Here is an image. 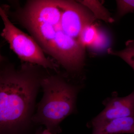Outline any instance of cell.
Listing matches in <instances>:
<instances>
[{"instance_id": "cell-1", "label": "cell", "mask_w": 134, "mask_h": 134, "mask_svg": "<svg viewBox=\"0 0 134 134\" xmlns=\"http://www.w3.org/2000/svg\"><path fill=\"white\" fill-rule=\"evenodd\" d=\"M16 14L44 52L69 72L82 70L85 48L79 37L83 27L73 1H29Z\"/></svg>"}, {"instance_id": "cell-2", "label": "cell", "mask_w": 134, "mask_h": 134, "mask_svg": "<svg viewBox=\"0 0 134 134\" xmlns=\"http://www.w3.org/2000/svg\"><path fill=\"white\" fill-rule=\"evenodd\" d=\"M41 76L32 66L20 69L0 66V134L32 121Z\"/></svg>"}, {"instance_id": "cell-3", "label": "cell", "mask_w": 134, "mask_h": 134, "mask_svg": "<svg viewBox=\"0 0 134 134\" xmlns=\"http://www.w3.org/2000/svg\"><path fill=\"white\" fill-rule=\"evenodd\" d=\"M40 87L43 96L32 121L44 125L53 134L59 133L61 131V122L76 111L81 88L58 75L43 76Z\"/></svg>"}, {"instance_id": "cell-4", "label": "cell", "mask_w": 134, "mask_h": 134, "mask_svg": "<svg viewBox=\"0 0 134 134\" xmlns=\"http://www.w3.org/2000/svg\"><path fill=\"white\" fill-rule=\"evenodd\" d=\"M0 16L4 24L1 35L20 59L44 68L56 69V65L46 57L44 51L34 39L15 26L1 6Z\"/></svg>"}, {"instance_id": "cell-5", "label": "cell", "mask_w": 134, "mask_h": 134, "mask_svg": "<svg viewBox=\"0 0 134 134\" xmlns=\"http://www.w3.org/2000/svg\"><path fill=\"white\" fill-rule=\"evenodd\" d=\"M105 107L102 111L87 123L88 127L92 128L108 121L134 116V92L121 97L116 92L103 102Z\"/></svg>"}, {"instance_id": "cell-6", "label": "cell", "mask_w": 134, "mask_h": 134, "mask_svg": "<svg viewBox=\"0 0 134 134\" xmlns=\"http://www.w3.org/2000/svg\"><path fill=\"white\" fill-rule=\"evenodd\" d=\"M92 129V134H134V116L111 120Z\"/></svg>"}, {"instance_id": "cell-7", "label": "cell", "mask_w": 134, "mask_h": 134, "mask_svg": "<svg viewBox=\"0 0 134 134\" xmlns=\"http://www.w3.org/2000/svg\"><path fill=\"white\" fill-rule=\"evenodd\" d=\"M77 1L88 9L93 15L95 19H100L108 23L114 21V19L108 10L98 1L84 0Z\"/></svg>"}, {"instance_id": "cell-8", "label": "cell", "mask_w": 134, "mask_h": 134, "mask_svg": "<svg viewBox=\"0 0 134 134\" xmlns=\"http://www.w3.org/2000/svg\"><path fill=\"white\" fill-rule=\"evenodd\" d=\"M99 31L94 25L90 24L82 29L79 37V41L83 47L91 46L98 35Z\"/></svg>"}, {"instance_id": "cell-9", "label": "cell", "mask_w": 134, "mask_h": 134, "mask_svg": "<svg viewBox=\"0 0 134 134\" xmlns=\"http://www.w3.org/2000/svg\"><path fill=\"white\" fill-rule=\"evenodd\" d=\"M126 47L121 51H114L108 49V53L112 55L118 56L122 59L133 69L134 68V47L133 41H129L127 43Z\"/></svg>"}, {"instance_id": "cell-10", "label": "cell", "mask_w": 134, "mask_h": 134, "mask_svg": "<svg viewBox=\"0 0 134 134\" xmlns=\"http://www.w3.org/2000/svg\"><path fill=\"white\" fill-rule=\"evenodd\" d=\"M117 16L121 17L127 14L132 12L134 10L133 0H118L116 1Z\"/></svg>"}, {"instance_id": "cell-11", "label": "cell", "mask_w": 134, "mask_h": 134, "mask_svg": "<svg viewBox=\"0 0 134 134\" xmlns=\"http://www.w3.org/2000/svg\"><path fill=\"white\" fill-rule=\"evenodd\" d=\"M38 134H53L48 130L46 129L41 133Z\"/></svg>"}, {"instance_id": "cell-12", "label": "cell", "mask_w": 134, "mask_h": 134, "mask_svg": "<svg viewBox=\"0 0 134 134\" xmlns=\"http://www.w3.org/2000/svg\"><path fill=\"white\" fill-rule=\"evenodd\" d=\"M3 60V58L1 54V46H0V66H1V65L2 63Z\"/></svg>"}]
</instances>
